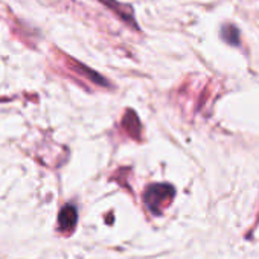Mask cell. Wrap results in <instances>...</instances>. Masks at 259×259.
<instances>
[{"label":"cell","mask_w":259,"mask_h":259,"mask_svg":"<svg viewBox=\"0 0 259 259\" xmlns=\"http://www.w3.org/2000/svg\"><path fill=\"white\" fill-rule=\"evenodd\" d=\"M99 2L104 7H107L108 10H111L122 22L128 23L133 29H139V26H138V23H136V20L133 17V10L130 5H122V4L117 2V0H99Z\"/></svg>","instance_id":"obj_2"},{"label":"cell","mask_w":259,"mask_h":259,"mask_svg":"<svg viewBox=\"0 0 259 259\" xmlns=\"http://www.w3.org/2000/svg\"><path fill=\"white\" fill-rule=\"evenodd\" d=\"M78 221V212L76 207L72 204H67L61 209L60 215H58V229L63 233H70L73 232L75 226Z\"/></svg>","instance_id":"obj_4"},{"label":"cell","mask_w":259,"mask_h":259,"mask_svg":"<svg viewBox=\"0 0 259 259\" xmlns=\"http://www.w3.org/2000/svg\"><path fill=\"white\" fill-rule=\"evenodd\" d=\"M67 66H69L73 72H76L78 75H81V76L87 78L89 81H92L93 84L101 85V87H110V82H108L102 75H99L98 72H95V70H92L90 67L84 66L82 63H79V61H76V60H72V58H67Z\"/></svg>","instance_id":"obj_3"},{"label":"cell","mask_w":259,"mask_h":259,"mask_svg":"<svg viewBox=\"0 0 259 259\" xmlns=\"http://www.w3.org/2000/svg\"><path fill=\"white\" fill-rule=\"evenodd\" d=\"M221 38L230 46H239V31L233 25H224L220 31Z\"/></svg>","instance_id":"obj_6"},{"label":"cell","mask_w":259,"mask_h":259,"mask_svg":"<svg viewBox=\"0 0 259 259\" xmlns=\"http://www.w3.org/2000/svg\"><path fill=\"white\" fill-rule=\"evenodd\" d=\"M174 195H176L174 186L168 183H154L145 189L144 201L153 215H162L163 209L169 206Z\"/></svg>","instance_id":"obj_1"},{"label":"cell","mask_w":259,"mask_h":259,"mask_svg":"<svg viewBox=\"0 0 259 259\" xmlns=\"http://www.w3.org/2000/svg\"><path fill=\"white\" fill-rule=\"evenodd\" d=\"M122 125L125 128V132L132 136L133 139H141V133H142V125L141 120L138 117V114L133 110H128L126 114L122 119Z\"/></svg>","instance_id":"obj_5"}]
</instances>
